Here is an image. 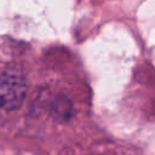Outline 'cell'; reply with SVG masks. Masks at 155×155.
I'll return each mask as SVG.
<instances>
[{"label": "cell", "mask_w": 155, "mask_h": 155, "mask_svg": "<svg viewBox=\"0 0 155 155\" xmlns=\"http://www.w3.org/2000/svg\"><path fill=\"white\" fill-rule=\"evenodd\" d=\"M27 92L25 80L13 71L0 74V108L15 110L21 107Z\"/></svg>", "instance_id": "1"}]
</instances>
